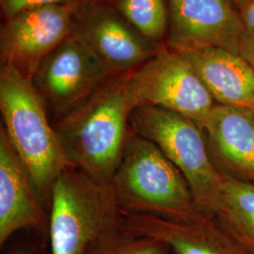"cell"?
<instances>
[{
    "label": "cell",
    "mask_w": 254,
    "mask_h": 254,
    "mask_svg": "<svg viewBox=\"0 0 254 254\" xmlns=\"http://www.w3.org/2000/svg\"><path fill=\"white\" fill-rule=\"evenodd\" d=\"M131 129L158 146L184 176L198 207L217 217L223 173L211 157L200 126L173 111L141 106L133 112Z\"/></svg>",
    "instance_id": "5"
},
{
    "label": "cell",
    "mask_w": 254,
    "mask_h": 254,
    "mask_svg": "<svg viewBox=\"0 0 254 254\" xmlns=\"http://www.w3.org/2000/svg\"><path fill=\"white\" fill-rule=\"evenodd\" d=\"M168 251L161 242L131 233L122 225L106 236L91 254H167Z\"/></svg>",
    "instance_id": "17"
},
{
    "label": "cell",
    "mask_w": 254,
    "mask_h": 254,
    "mask_svg": "<svg viewBox=\"0 0 254 254\" xmlns=\"http://www.w3.org/2000/svg\"><path fill=\"white\" fill-rule=\"evenodd\" d=\"M78 9L70 5L47 6L4 20L0 31L1 65L32 78L46 57L72 33Z\"/></svg>",
    "instance_id": "9"
},
{
    "label": "cell",
    "mask_w": 254,
    "mask_h": 254,
    "mask_svg": "<svg viewBox=\"0 0 254 254\" xmlns=\"http://www.w3.org/2000/svg\"><path fill=\"white\" fill-rule=\"evenodd\" d=\"M167 46L183 52L218 47L239 53L248 30L234 0H167Z\"/></svg>",
    "instance_id": "10"
},
{
    "label": "cell",
    "mask_w": 254,
    "mask_h": 254,
    "mask_svg": "<svg viewBox=\"0 0 254 254\" xmlns=\"http://www.w3.org/2000/svg\"><path fill=\"white\" fill-rule=\"evenodd\" d=\"M33 181L0 128V246L21 230L44 228L46 216Z\"/></svg>",
    "instance_id": "13"
},
{
    "label": "cell",
    "mask_w": 254,
    "mask_h": 254,
    "mask_svg": "<svg viewBox=\"0 0 254 254\" xmlns=\"http://www.w3.org/2000/svg\"><path fill=\"white\" fill-rule=\"evenodd\" d=\"M200 128L218 170L254 184V110L216 104Z\"/></svg>",
    "instance_id": "12"
},
{
    "label": "cell",
    "mask_w": 254,
    "mask_h": 254,
    "mask_svg": "<svg viewBox=\"0 0 254 254\" xmlns=\"http://www.w3.org/2000/svg\"><path fill=\"white\" fill-rule=\"evenodd\" d=\"M130 73L109 77L55 126L73 167L97 181L111 182L132 132Z\"/></svg>",
    "instance_id": "1"
},
{
    "label": "cell",
    "mask_w": 254,
    "mask_h": 254,
    "mask_svg": "<svg viewBox=\"0 0 254 254\" xmlns=\"http://www.w3.org/2000/svg\"><path fill=\"white\" fill-rule=\"evenodd\" d=\"M9 254H29L28 252H27L26 250H24V249H16V250H14V251H12V252H10Z\"/></svg>",
    "instance_id": "21"
},
{
    "label": "cell",
    "mask_w": 254,
    "mask_h": 254,
    "mask_svg": "<svg viewBox=\"0 0 254 254\" xmlns=\"http://www.w3.org/2000/svg\"><path fill=\"white\" fill-rule=\"evenodd\" d=\"M97 56L72 33L40 65L32 80L59 119L73 111L111 77Z\"/></svg>",
    "instance_id": "7"
},
{
    "label": "cell",
    "mask_w": 254,
    "mask_h": 254,
    "mask_svg": "<svg viewBox=\"0 0 254 254\" xmlns=\"http://www.w3.org/2000/svg\"><path fill=\"white\" fill-rule=\"evenodd\" d=\"M49 197L50 254H91L123 225L125 213L110 183L94 180L74 167L61 173Z\"/></svg>",
    "instance_id": "4"
},
{
    "label": "cell",
    "mask_w": 254,
    "mask_h": 254,
    "mask_svg": "<svg viewBox=\"0 0 254 254\" xmlns=\"http://www.w3.org/2000/svg\"><path fill=\"white\" fill-rule=\"evenodd\" d=\"M110 185L125 215L187 220L202 213L178 169L152 140L133 131Z\"/></svg>",
    "instance_id": "3"
},
{
    "label": "cell",
    "mask_w": 254,
    "mask_h": 254,
    "mask_svg": "<svg viewBox=\"0 0 254 254\" xmlns=\"http://www.w3.org/2000/svg\"><path fill=\"white\" fill-rule=\"evenodd\" d=\"M90 0H0L4 20H8L20 12L47 6L70 5L80 8Z\"/></svg>",
    "instance_id": "18"
},
{
    "label": "cell",
    "mask_w": 254,
    "mask_h": 254,
    "mask_svg": "<svg viewBox=\"0 0 254 254\" xmlns=\"http://www.w3.org/2000/svg\"><path fill=\"white\" fill-rule=\"evenodd\" d=\"M123 227L154 238L173 254H254L217 217L204 212L187 220L127 214Z\"/></svg>",
    "instance_id": "11"
},
{
    "label": "cell",
    "mask_w": 254,
    "mask_h": 254,
    "mask_svg": "<svg viewBox=\"0 0 254 254\" xmlns=\"http://www.w3.org/2000/svg\"><path fill=\"white\" fill-rule=\"evenodd\" d=\"M218 220L254 254V184L223 174Z\"/></svg>",
    "instance_id": "15"
},
{
    "label": "cell",
    "mask_w": 254,
    "mask_h": 254,
    "mask_svg": "<svg viewBox=\"0 0 254 254\" xmlns=\"http://www.w3.org/2000/svg\"><path fill=\"white\" fill-rule=\"evenodd\" d=\"M73 32L91 48L111 75L135 71L163 47L142 36L117 9L91 0L76 10Z\"/></svg>",
    "instance_id": "8"
},
{
    "label": "cell",
    "mask_w": 254,
    "mask_h": 254,
    "mask_svg": "<svg viewBox=\"0 0 254 254\" xmlns=\"http://www.w3.org/2000/svg\"><path fill=\"white\" fill-rule=\"evenodd\" d=\"M129 89L136 108L167 109L200 127L216 105L188 59L168 46L130 73Z\"/></svg>",
    "instance_id": "6"
},
{
    "label": "cell",
    "mask_w": 254,
    "mask_h": 254,
    "mask_svg": "<svg viewBox=\"0 0 254 254\" xmlns=\"http://www.w3.org/2000/svg\"><path fill=\"white\" fill-rule=\"evenodd\" d=\"M238 54L241 55L252 65L254 70V33L248 31L241 44Z\"/></svg>",
    "instance_id": "20"
},
{
    "label": "cell",
    "mask_w": 254,
    "mask_h": 254,
    "mask_svg": "<svg viewBox=\"0 0 254 254\" xmlns=\"http://www.w3.org/2000/svg\"><path fill=\"white\" fill-rule=\"evenodd\" d=\"M235 3L236 4V7L243 4V3H247V2H250V1H254V0H234Z\"/></svg>",
    "instance_id": "22"
},
{
    "label": "cell",
    "mask_w": 254,
    "mask_h": 254,
    "mask_svg": "<svg viewBox=\"0 0 254 254\" xmlns=\"http://www.w3.org/2000/svg\"><path fill=\"white\" fill-rule=\"evenodd\" d=\"M91 1H94V2H101V3H107V2H109V1H115V2H117L118 0H91Z\"/></svg>",
    "instance_id": "23"
},
{
    "label": "cell",
    "mask_w": 254,
    "mask_h": 254,
    "mask_svg": "<svg viewBox=\"0 0 254 254\" xmlns=\"http://www.w3.org/2000/svg\"><path fill=\"white\" fill-rule=\"evenodd\" d=\"M46 103L31 77L0 68V111L9 143L29 173L39 195L49 194L56 179L73 167L48 118Z\"/></svg>",
    "instance_id": "2"
},
{
    "label": "cell",
    "mask_w": 254,
    "mask_h": 254,
    "mask_svg": "<svg viewBox=\"0 0 254 254\" xmlns=\"http://www.w3.org/2000/svg\"><path fill=\"white\" fill-rule=\"evenodd\" d=\"M241 21L246 29L254 33V1H250L237 6Z\"/></svg>",
    "instance_id": "19"
},
{
    "label": "cell",
    "mask_w": 254,
    "mask_h": 254,
    "mask_svg": "<svg viewBox=\"0 0 254 254\" xmlns=\"http://www.w3.org/2000/svg\"><path fill=\"white\" fill-rule=\"evenodd\" d=\"M115 3L132 27L151 43L161 46L169 31L167 0H118Z\"/></svg>",
    "instance_id": "16"
},
{
    "label": "cell",
    "mask_w": 254,
    "mask_h": 254,
    "mask_svg": "<svg viewBox=\"0 0 254 254\" xmlns=\"http://www.w3.org/2000/svg\"><path fill=\"white\" fill-rule=\"evenodd\" d=\"M180 53L193 66L217 105L254 111V70L241 55L218 47Z\"/></svg>",
    "instance_id": "14"
}]
</instances>
